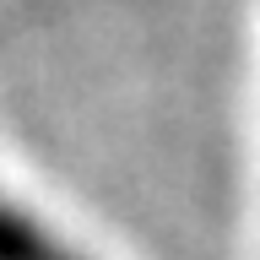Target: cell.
I'll use <instances>...</instances> for the list:
<instances>
[{"instance_id":"cell-1","label":"cell","mask_w":260,"mask_h":260,"mask_svg":"<svg viewBox=\"0 0 260 260\" xmlns=\"http://www.w3.org/2000/svg\"><path fill=\"white\" fill-rule=\"evenodd\" d=\"M0 260H65V255H54L38 233H27L22 222H11L0 211Z\"/></svg>"}]
</instances>
